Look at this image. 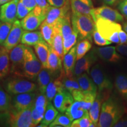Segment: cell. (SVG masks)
<instances>
[{
  "label": "cell",
  "mask_w": 127,
  "mask_h": 127,
  "mask_svg": "<svg viewBox=\"0 0 127 127\" xmlns=\"http://www.w3.org/2000/svg\"><path fill=\"white\" fill-rule=\"evenodd\" d=\"M11 63L9 51L2 46L0 52V79H2L10 72Z\"/></svg>",
  "instance_id": "24"
},
{
  "label": "cell",
  "mask_w": 127,
  "mask_h": 127,
  "mask_svg": "<svg viewBox=\"0 0 127 127\" xmlns=\"http://www.w3.org/2000/svg\"><path fill=\"white\" fill-rule=\"evenodd\" d=\"M72 122V121L66 115L65 113H61L58 114V115L57 116V117L55 118L54 121L49 125V127H71Z\"/></svg>",
  "instance_id": "37"
},
{
  "label": "cell",
  "mask_w": 127,
  "mask_h": 127,
  "mask_svg": "<svg viewBox=\"0 0 127 127\" xmlns=\"http://www.w3.org/2000/svg\"><path fill=\"white\" fill-rule=\"evenodd\" d=\"M55 26H57L61 31L63 39L65 38L71 34H72L73 28L71 23V12H68L64 17L61 18Z\"/></svg>",
  "instance_id": "29"
},
{
  "label": "cell",
  "mask_w": 127,
  "mask_h": 127,
  "mask_svg": "<svg viewBox=\"0 0 127 127\" xmlns=\"http://www.w3.org/2000/svg\"><path fill=\"white\" fill-rule=\"evenodd\" d=\"M32 107L21 111H16L10 108L8 112V123L12 127H34L31 117Z\"/></svg>",
  "instance_id": "6"
},
{
  "label": "cell",
  "mask_w": 127,
  "mask_h": 127,
  "mask_svg": "<svg viewBox=\"0 0 127 127\" xmlns=\"http://www.w3.org/2000/svg\"><path fill=\"white\" fill-rule=\"evenodd\" d=\"M80 88L84 93H97V86L94 82L91 77L87 72H84L81 75L76 77Z\"/></svg>",
  "instance_id": "20"
},
{
  "label": "cell",
  "mask_w": 127,
  "mask_h": 127,
  "mask_svg": "<svg viewBox=\"0 0 127 127\" xmlns=\"http://www.w3.org/2000/svg\"><path fill=\"white\" fill-rule=\"evenodd\" d=\"M0 13H1V8H0Z\"/></svg>",
  "instance_id": "55"
},
{
  "label": "cell",
  "mask_w": 127,
  "mask_h": 127,
  "mask_svg": "<svg viewBox=\"0 0 127 127\" xmlns=\"http://www.w3.org/2000/svg\"><path fill=\"white\" fill-rule=\"evenodd\" d=\"M20 0H11L0 7V20L1 23L13 24L17 20V6Z\"/></svg>",
  "instance_id": "14"
},
{
  "label": "cell",
  "mask_w": 127,
  "mask_h": 127,
  "mask_svg": "<svg viewBox=\"0 0 127 127\" xmlns=\"http://www.w3.org/2000/svg\"><path fill=\"white\" fill-rule=\"evenodd\" d=\"M1 20H0V25H1Z\"/></svg>",
  "instance_id": "54"
},
{
  "label": "cell",
  "mask_w": 127,
  "mask_h": 127,
  "mask_svg": "<svg viewBox=\"0 0 127 127\" xmlns=\"http://www.w3.org/2000/svg\"><path fill=\"white\" fill-rule=\"evenodd\" d=\"M124 112V107L122 101L116 96H110L101 106L98 127H114L123 117Z\"/></svg>",
  "instance_id": "1"
},
{
  "label": "cell",
  "mask_w": 127,
  "mask_h": 127,
  "mask_svg": "<svg viewBox=\"0 0 127 127\" xmlns=\"http://www.w3.org/2000/svg\"><path fill=\"white\" fill-rule=\"evenodd\" d=\"M74 98L71 94L64 88L57 93L53 99L54 107L61 113H64L74 102Z\"/></svg>",
  "instance_id": "12"
},
{
  "label": "cell",
  "mask_w": 127,
  "mask_h": 127,
  "mask_svg": "<svg viewBox=\"0 0 127 127\" xmlns=\"http://www.w3.org/2000/svg\"><path fill=\"white\" fill-rule=\"evenodd\" d=\"M93 17L95 21L98 18L106 19L115 23H122L124 21V17L120 12L107 5L94 9Z\"/></svg>",
  "instance_id": "9"
},
{
  "label": "cell",
  "mask_w": 127,
  "mask_h": 127,
  "mask_svg": "<svg viewBox=\"0 0 127 127\" xmlns=\"http://www.w3.org/2000/svg\"><path fill=\"white\" fill-rule=\"evenodd\" d=\"M44 114L39 112L38 111L36 110V109L33 107V105L32 106L31 117L34 127L37 126V125L42 121V119L44 118Z\"/></svg>",
  "instance_id": "42"
},
{
  "label": "cell",
  "mask_w": 127,
  "mask_h": 127,
  "mask_svg": "<svg viewBox=\"0 0 127 127\" xmlns=\"http://www.w3.org/2000/svg\"><path fill=\"white\" fill-rule=\"evenodd\" d=\"M103 1L105 4L108 5H113L117 2V0H103Z\"/></svg>",
  "instance_id": "50"
},
{
  "label": "cell",
  "mask_w": 127,
  "mask_h": 127,
  "mask_svg": "<svg viewBox=\"0 0 127 127\" xmlns=\"http://www.w3.org/2000/svg\"><path fill=\"white\" fill-rule=\"evenodd\" d=\"M65 113L69 117V119L73 121L77 119L80 118L88 113V111L85 110L82 107L81 102L75 101L72 103L71 106Z\"/></svg>",
  "instance_id": "27"
},
{
  "label": "cell",
  "mask_w": 127,
  "mask_h": 127,
  "mask_svg": "<svg viewBox=\"0 0 127 127\" xmlns=\"http://www.w3.org/2000/svg\"><path fill=\"white\" fill-rule=\"evenodd\" d=\"M45 18L37 15L34 11L32 10L26 17L21 21L22 27L25 31H34L40 27Z\"/></svg>",
  "instance_id": "17"
},
{
  "label": "cell",
  "mask_w": 127,
  "mask_h": 127,
  "mask_svg": "<svg viewBox=\"0 0 127 127\" xmlns=\"http://www.w3.org/2000/svg\"><path fill=\"white\" fill-rule=\"evenodd\" d=\"M53 74L54 72H52L48 68H42L36 77L39 93L45 94L46 89H47L48 85L52 79V74Z\"/></svg>",
  "instance_id": "23"
},
{
  "label": "cell",
  "mask_w": 127,
  "mask_h": 127,
  "mask_svg": "<svg viewBox=\"0 0 127 127\" xmlns=\"http://www.w3.org/2000/svg\"><path fill=\"white\" fill-rule=\"evenodd\" d=\"M90 76L94 82L96 84L98 89V93L107 98L108 92L111 91L113 87L112 82L107 74L104 72V69L99 64H96L91 67L90 71Z\"/></svg>",
  "instance_id": "5"
},
{
  "label": "cell",
  "mask_w": 127,
  "mask_h": 127,
  "mask_svg": "<svg viewBox=\"0 0 127 127\" xmlns=\"http://www.w3.org/2000/svg\"><path fill=\"white\" fill-rule=\"evenodd\" d=\"M42 68V64L30 46L25 47L24 61L18 77L34 79Z\"/></svg>",
  "instance_id": "3"
},
{
  "label": "cell",
  "mask_w": 127,
  "mask_h": 127,
  "mask_svg": "<svg viewBox=\"0 0 127 127\" xmlns=\"http://www.w3.org/2000/svg\"><path fill=\"white\" fill-rule=\"evenodd\" d=\"M93 38L95 44L97 45L105 46L110 45L111 44V41L105 39L104 37H102V36H101V35L98 32L97 30H96V28H95V30L93 32Z\"/></svg>",
  "instance_id": "41"
},
{
  "label": "cell",
  "mask_w": 127,
  "mask_h": 127,
  "mask_svg": "<svg viewBox=\"0 0 127 127\" xmlns=\"http://www.w3.org/2000/svg\"><path fill=\"white\" fill-rule=\"evenodd\" d=\"M36 94L34 92L14 95L11 99V108L16 111L27 109L34 104Z\"/></svg>",
  "instance_id": "10"
},
{
  "label": "cell",
  "mask_w": 127,
  "mask_h": 127,
  "mask_svg": "<svg viewBox=\"0 0 127 127\" xmlns=\"http://www.w3.org/2000/svg\"><path fill=\"white\" fill-rule=\"evenodd\" d=\"M123 29L127 33V21L125 22V23H124V24H123Z\"/></svg>",
  "instance_id": "52"
},
{
  "label": "cell",
  "mask_w": 127,
  "mask_h": 127,
  "mask_svg": "<svg viewBox=\"0 0 127 127\" xmlns=\"http://www.w3.org/2000/svg\"><path fill=\"white\" fill-rule=\"evenodd\" d=\"M118 10L127 20V0H120L118 5Z\"/></svg>",
  "instance_id": "44"
},
{
  "label": "cell",
  "mask_w": 127,
  "mask_h": 127,
  "mask_svg": "<svg viewBox=\"0 0 127 127\" xmlns=\"http://www.w3.org/2000/svg\"><path fill=\"white\" fill-rule=\"evenodd\" d=\"M115 86L120 96L127 101V75L119 74L116 77Z\"/></svg>",
  "instance_id": "32"
},
{
  "label": "cell",
  "mask_w": 127,
  "mask_h": 127,
  "mask_svg": "<svg viewBox=\"0 0 127 127\" xmlns=\"http://www.w3.org/2000/svg\"></svg>",
  "instance_id": "56"
},
{
  "label": "cell",
  "mask_w": 127,
  "mask_h": 127,
  "mask_svg": "<svg viewBox=\"0 0 127 127\" xmlns=\"http://www.w3.org/2000/svg\"><path fill=\"white\" fill-rule=\"evenodd\" d=\"M12 98L9 93L0 87V112H7L11 107Z\"/></svg>",
  "instance_id": "34"
},
{
  "label": "cell",
  "mask_w": 127,
  "mask_h": 127,
  "mask_svg": "<svg viewBox=\"0 0 127 127\" xmlns=\"http://www.w3.org/2000/svg\"><path fill=\"white\" fill-rule=\"evenodd\" d=\"M36 5L33 11L37 14L44 18L46 17V14L48 10L50 5L48 2L47 0H35Z\"/></svg>",
  "instance_id": "39"
},
{
  "label": "cell",
  "mask_w": 127,
  "mask_h": 127,
  "mask_svg": "<svg viewBox=\"0 0 127 127\" xmlns=\"http://www.w3.org/2000/svg\"><path fill=\"white\" fill-rule=\"evenodd\" d=\"M64 88L60 75L57 78L52 79L49 83L45 91V95L49 102H51L58 91Z\"/></svg>",
  "instance_id": "28"
},
{
  "label": "cell",
  "mask_w": 127,
  "mask_h": 127,
  "mask_svg": "<svg viewBox=\"0 0 127 127\" xmlns=\"http://www.w3.org/2000/svg\"><path fill=\"white\" fill-rule=\"evenodd\" d=\"M78 37V35L77 32L73 29L72 34H71L65 38L63 39L64 54V55L75 45Z\"/></svg>",
  "instance_id": "36"
},
{
  "label": "cell",
  "mask_w": 127,
  "mask_h": 127,
  "mask_svg": "<svg viewBox=\"0 0 127 127\" xmlns=\"http://www.w3.org/2000/svg\"><path fill=\"white\" fill-rule=\"evenodd\" d=\"M44 41L40 31H24L21 43L27 46H33Z\"/></svg>",
  "instance_id": "21"
},
{
  "label": "cell",
  "mask_w": 127,
  "mask_h": 127,
  "mask_svg": "<svg viewBox=\"0 0 127 127\" xmlns=\"http://www.w3.org/2000/svg\"><path fill=\"white\" fill-rule=\"evenodd\" d=\"M5 89L9 94L16 95L34 92L36 90V85L28 79L15 78L7 82Z\"/></svg>",
  "instance_id": "7"
},
{
  "label": "cell",
  "mask_w": 127,
  "mask_h": 127,
  "mask_svg": "<svg viewBox=\"0 0 127 127\" xmlns=\"http://www.w3.org/2000/svg\"><path fill=\"white\" fill-rule=\"evenodd\" d=\"M58 114V111L51 102L48 104L45 113H44V118L41 121V124L37 125L39 127H48L52 122L54 121L55 118Z\"/></svg>",
  "instance_id": "30"
},
{
  "label": "cell",
  "mask_w": 127,
  "mask_h": 127,
  "mask_svg": "<svg viewBox=\"0 0 127 127\" xmlns=\"http://www.w3.org/2000/svg\"><path fill=\"white\" fill-rule=\"evenodd\" d=\"M50 5L53 7H61L70 3V0H47Z\"/></svg>",
  "instance_id": "45"
},
{
  "label": "cell",
  "mask_w": 127,
  "mask_h": 127,
  "mask_svg": "<svg viewBox=\"0 0 127 127\" xmlns=\"http://www.w3.org/2000/svg\"><path fill=\"white\" fill-rule=\"evenodd\" d=\"M2 46L0 45V52H1V49H2Z\"/></svg>",
  "instance_id": "53"
},
{
  "label": "cell",
  "mask_w": 127,
  "mask_h": 127,
  "mask_svg": "<svg viewBox=\"0 0 127 127\" xmlns=\"http://www.w3.org/2000/svg\"><path fill=\"white\" fill-rule=\"evenodd\" d=\"M77 45H74L70 50L64 55L63 58V70L66 75H74L73 71L77 60L76 54Z\"/></svg>",
  "instance_id": "19"
},
{
  "label": "cell",
  "mask_w": 127,
  "mask_h": 127,
  "mask_svg": "<svg viewBox=\"0 0 127 127\" xmlns=\"http://www.w3.org/2000/svg\"><path fill=\"white\" fill-rule=\"evenodd\" d=\"M20 1L30 11L33 10L36 5L35 0H20Z\"/></svg>",
  "instance_id": "46"
},
{
  "label": "cell",
  "mask_w": 127,
  "mask_h": 127,
  "mask_svg": "<svg viewBox=\"0 0 127 127\" xmlns=\"http://www.w3.org/2000/svg\"><path fill=\"white\" fill-rule=\"evenodd\" d=\"M56 27V32L53 39L52 45L51 46L53 50L58 54V55L61 58L62 61L64 58V46H63V37L62 35L61 32L59 28Z\"/></svg>",
  "instance_id": "33"
},
{
  "label": "cell",
  "mask_w": 127,
  "mask_h": 127,
  "mask_svg": "<svg viewBox=\"0 0 127 127\" xmlns=\"http://www.w3.org/2000/svg\"><path fill=\"white\" fill-rule=\"evenodd\" d=\"M23 32L24 29L21 21L16 20L12 24L11 30L9 32L7 39L3 44V47L5 48L8 51L11 50L21 42Z\"/></svg>",
  "instance_id": "11"
},
{
  "label": "cell",
  "mask_w": 127,
  "mask_h": 127,
  "mask_svg": "<svg viewBox=\"0 0 127 127\" xmlns=\"http://www.w3.org/2000/svg\"><path fill=\"white\" fill-rule=\"evenodd\" d=\"M26 45L19 44L9 51L11 63L10 72L16 77H19L24 61V50Z\"/></svg>",
  "instance_id": "8"
},
{
  "label": "cell",
  "mask_w": 127,
  "mask_h": 127,
  "mask_svg": "<svg viewBox=\"0 0 127 127\" xmlns=\"http://www.w3.org/2000/svg\"><path fill=\"white\" fill-rule=\"evenodd\" d=\"M97 57L94 51H93L81 59L77 60L73 71L74 76L77 77L84 72H90L91 66L97 60Z\"/></svg>",
  "instance_id": "13"
},
{
  "label": "cell",
  "mask_w": 127,
  "mask_h": 127,
  "mask_svg": "<svg viewBox=\"0 0 127 127\" xmlns=\"http://www.w3.org/2000/svg\"><path fill=\"white\" fill-rule=\"evenodd\" d=\"M114 127H127V118H121L120 120L114 125Z\"/></svg>",
  "instance_id": "49"
},
{
  "label": "cell",
  "mask_w": 127,
  "mask_h": 127,
  "mask_svg": "<svg viewBox=\"0 0 127 127\" xmlns=\"http://www.w3.org/2000/svg\"><path fill=\"white\" fill-rule=\"evenodd\" d=\"M70 3L61 7H53L51 5L46 14L44 21L52 25H56L58 22L70 12Z\"/></svg>",
  "instance_id": "15"
},
{
  "label": "cell",
  "mask_w": 127,
  "mask_h": 127,
  "mask_svg": "<svg viewBox=\"0 0 127 127\" xmlns=\"http://www.w3.org/2000/svg\"><path fill=\"white\" fill-rule=\"evenodd\" d=\"M40 31L44 40L49 45L51 46L56 32V27L49 24L44 21L40 25Z\"/></svg>",
  "instance_id": "31"
},
{
  "label": "cell",
  "mask_w": 127,
  "mask_h": 127,
  "mask_svg": "<svg viewBox=\"0 0 127 127\" xmlns=\"http://www.w3.org/2000/svg\"><path fill=\"white\" fill-rule=\"evenodd\" d=\"M116 50L122 55L127 56V44H120L116 46Z\"/></svg>",
  "instance_id": "47"
},
{
  "label": "cell",
  "mask_w": 127,
  "mask_h": 127,
  "mask_svg": "<svg viewBox=\"0 0 127 127\" xmlns=\"http://www.w3.org/2000/svg\"><path fill=\"white\" fill-rule=\"evenodd\" d=\"M120 38V43L125 44L127 43V33L124 30H121L118 33Z\"/></svg>",
  "instance_id": "48"
},
{
  "label": "cell",
  "mask_w": 127,
  "mask_h": 127,
  "mask_svg": "<svg viewBox=\"0 0 127 127\" xmlns=\"http://www.w3.org/2000/svg\"><path fill=\"white\" fill-rule=\"evenodd\" d=\"M71 23L73 29L77 32L79 41L88 39L92 42L95 22L91 15L72 12Z\"/></svg>",
  "instance_id": "2"
},
{
  "label": "cell",
  "mask_w": 127,
  "mask_h": 127,
  "mask_svg": "<svg viewBox=\"0 0 127 127\" xmlns=\"http://www.w3.org/2000/svg\"><path fill=\"white\" fill-rule=\"evenodd\" d=\"M11 0H0V6L2 5L5 4L9 1H10Z\"/></svg>",
  "instance_id": "51"
},
{
  "label": "cell",
  "mask_w": 127,
  "mask_h": 127,
  "mask_svg": "<svg viewBox=\"0 0 127 127\" xmlns=\"http://www.w3.org/2000/svg\"><path fill=\"white\" fill-rule=\"evenodd\" d=\"M47 68L54 73L59 71H61L63 69L62 67L61 58L51 46L48 58Z\"/></svg>",
  "instance_id": "26"
},
{
  "label": "cell",
  "mask_w": 127,
  "mask_h": 127,
  "mask_svg": "<svg viewBox=\"0 0 127 127\" xmlns=\"http://www.w3.org/2000/svg\"><path fill=\"white\" fill-rule=\"evenodd\" d=\"M13 24L8 23H1L0 25V45L3 46L7 39Z\"/></svg>",
  "instance_id": "40"
},
{
  "label": "cell",
  "mask_w": 127,
  "mask_h": 127,
  "mask_svg": "<svg viewBox=\"0 0 127 127\" xmlns=\"http://www.w3.org/2000/svg\"><path fill=\"white\" fill-rule=\"evenodd\" d=\"M71 127H96L90 118L89 112L81 118L74 120L71 125Z\"/></svg>",
  "instance_id": "38"
},
{
  "label": "cell",
  "mask_w": 127,
  "mask_h": 127,
  "mask_svg": "<svg viewBox=\"0 0 127 127\" xmlns=\"http://www.w3.org/2000/svg\"><path fill=\"white\" fill-rule=\"evenodd\" d=\"M95 22V28L102 37L113 43H120L118 33L122 30L121 24L102 18H96Z\"/></svg>",
  "instance_id": "4"
},
{
  "label": "cell",
  "mask_w": 127,
  "mask_h": 127,
  "mask_svg": "<svg viewBox=\"0 0 127 127\" xmlns=\"http://www.w3.org/2000/svg\"><path fill=\"white\" fill-rule=\"evenodd\" d=\"M31 11L28 8H27L23 4L21 1H19L18 6H17V18L19 20H22L24 17H26L27 15L29 14V12Z\"/></svg>",
  "instance_id": "43"
},
{
  "label": "cell",
  "mask_w": 127,
  "mask_h": 127,
  "mask_svg": "<svg viewBox=\"0 0 127 127\" xmlns=\"http://www.w3.org/2000/svg\"><path fill=\"white\" fill-rule=\"evenodd\" d=\"M94 51L98 57L106 62L118 63L121 58L120 54L117 52L116 47L113 46L97 48Z\"/></svg>",
  "instance_id": "16"
},
{
  "label": "cell",
  "mask_w": 127,
  "mask_h": 127,
  "mask_svg": "<svg viewBox=\"0 0 127 127\" xmlns=\"http://www.w3.org/2000/svg\"><path fill=\"white\" fill-rule=\"evenodd\" d=\"M50 47V45H49L45 40L34 46L36 55L42 64V68H47L48 58Z\"/></svg>",
  "instance_id": "25"
},
{
  "label": "cell",
  "mask_w": 127,
  "mask_h": 127,
  "mask_svg": "<svg viewBox=\"0 0 127 127\" xmlns=\"http://www.w3.org/2000/svg\"><path fill=\"white\" fill-rule=\"evenodd\" d=\"M106 100L102 95H101L100 94L98 93L96 97L95 98V101H94L91 107L89 109V115H90V118L92 121V122L98 127V121H99L100 111L101 109V105L103 101H105Z\"/></svg>",
  "instance_id": "22"
},
{
  "label": "cell",
  "mask_w": 127,
  "mask_h": 127,
  "mask_svg": "<svg viewBox=\"0 0 127 127\" xmlns=\"http://www.w3.org/2000/svg\"><path fill=\"white\" fill-rule=\"evenodd\" d=\"M70 4L72 12L93 16L94 8L92 0H70Z\"/></svg>",
  "instance_id": "18"
},
{
  "label": "cell",
  "mask_w": 127,
  "mask_h": 127,
  "mask_svg": "<svg viewBox=\"0 0 127 127\" xmlns=\"http://www.w3.org/2000/svg\"><path fill=\"white\" fill-rule=\"evenodd\" d=\"M92 47L91 41L88 39H84L79 41L76 48L77 61L85 56Z\"/></svg>",
  "instance_id": "35"
}]
</instances>
